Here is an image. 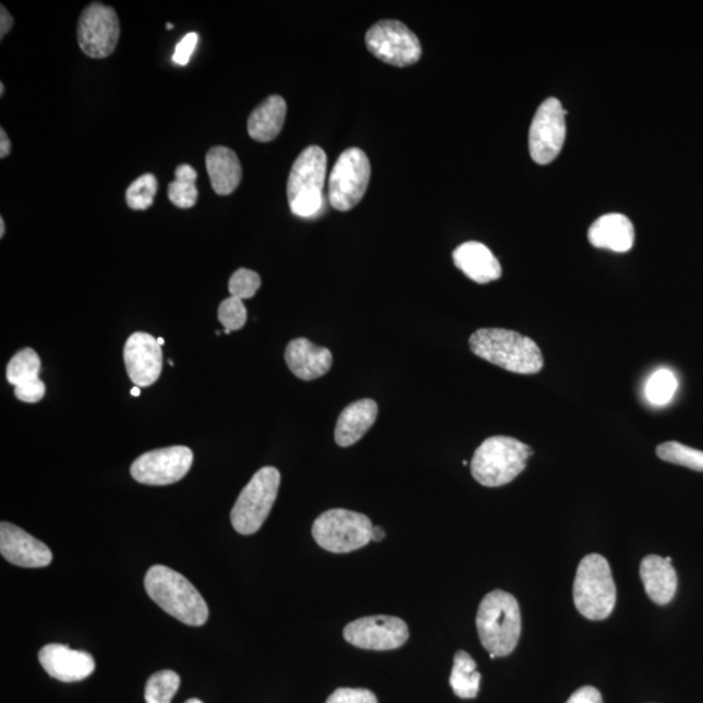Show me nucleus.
I'll return each mask as SVG.
<instances>
[{
    "label": "nucleus",
    "mask_w": 703,
    "mask_h": 703,
    "mask_svg": "<svg viewBox=\"0 0 703 703\" xmlns=\"http://www.w3.org/2000/svg\"><path fill=\"white\" fill-rule=\"evenodd\" d=\"M286 364L301 380L310 381L324 377L332 367V353L325 347L313 344L305 338L293 339L284 353Z\"/></svg>",
    "instance_id": "6ab92c4d"
},
{
    "label": "nucleus",
    "mask_w": 703,
    "mask_h": 703,
    "mask_svg": "<svg viewBox=\"0 0 703 703\" xmlns=\"http://www.w3.org/2000/svg\"><path fill=\"white\" fill-rule=\"evenodd\" d=\"M279 486L280 472L277 468L259 469L240 493L232 508L231 522L234 531L244 535L257 533L269 518Z\"/></svg>",
    "instance_id": "0eeeda50"
},
{
    "label": "nucleus",
    "mask_w": 703,
    "mask_h": 703,
    "mask_svg": "<svg viewBox=\"0 0 703 703\" xmlns=\"http://www.w3.org/2000/svg\"><path fill=\"white\" fill-rule=\"evenodd\" d=\"M532 454V448L518 439L504 437V435L488 438L473 454L471 461L473 478L486 487L510 484L524 472L526 461Z\"/></svg>",
    "instance_id": "20e7f679"
},
{
    "label": "nucleus",
    "mask_w": 703,
    "mask_h": 703,
    "mask_svg": "<svg viewBox=\"0 0 703 703\" xmlns=\"http://www.w3.org/2000/svg\"><path fill=\"white\" fill-rule=\"evenodd\" d=\"M373 528L367 516L335 508L314 521L312 534L314 541L325 550L347 554L369 545L373 541Z\"/></svg>",
    "instance_id": "6e6552de"
},
{
    "label": "nucleus",
    "mask_w": 703,
    "mask_h": 703,
    "mask_svg": "<svg viewBox=\"0 0 703 703\" xmlns=\"http://www.w3.org/2000/svg\"><path fill=\"white\" fill-rule=\"evenodd\" d=\"M480 682L481 674L472 656L463 651L454 654L450 678L453 693L460 699H475L480 692Z\"/></svg>",
    "instance_id": "a878e982"
},
{
    "label": "nucleus",
    "mask_w": 703,
    "mask_h": 703,
    "mask_svg": "<svg viewBox=\"0 0 703 703\" xmlns=\"http://www.w3.org/2000/svg\"><path fill=\"white\" fill-rule=\"evenodd\" d=\"M41 359L32 348L17 352L7 365V380L15 387V397L24 403L35 404L45 398L46 386L39 379Z\"/></svg>",
    "instance_id": "a211bd4d"
},
{
    "label": "nucleus",
    "mask_w": 703,
    "mask_h": 703,
    "mask_svg": "<svg viewBox=\"0 0 703 703\" xmlns=\"http://www.w3.org/2000/svg\"><path fill=\"white\" fill-rule=\"evenodd\" d=\"M120 39L118 13L111 5L93 2L77 23L80 49L92 59H105L116 51Z\"/></svg>",
    "instance_id": "9b49d317"
},
{
    "label": "nucleus",
    "mask_w": 703,
    "mask_h": 703,
    "mask_svg": "<svg viewBox=\"0 0 703 703\" xmlns=\"http://www.w3.org/2000/svg\"><path fill=\"white\" fill-rule=\"evenodd\" d=\"M589 241L595 247L616 253H626L634 244V227L622 214H607L591 226Z\"/></svg>",
    "instance_id": "5701e85b"
},
{
    "label": "nucleus",
    "mask_w": 703,
    "mask_h": 703,
    "mask_svg": "<svg viewBox=\"0 0 703 703\" xmlns=\"http://www.w3.org/2000/svg\"><path fill=\"white\" fill-rule=\"evenodd\" d=\"M567 112L559 99L547 98L538 107L529 131V150L535 163L554 162L565 145Z\"/></svg>",
    "instance_id": "f8f14e48"
},
{
    "label": "nucleus",
    "mask_w": 703,
    "mask_h": 703,
    "mask_svg": "<svg viewBox=\"0 0 703 703\" xmlns=\"http://www.w3.org/2000/svg\"><path fill=\"white\" fill-rule=\"evenodd\" d=\"M231 332H232V331H230V330H226V328H225V334H226V335H230Z\"/></svg>",
    "instance_id": "49530a36"
},
{
    "label": "nucleus",
    "mask_w": 703,
    "mask_h": 703,
    "mask_svg": "<svg viewBox=\"0 0 703 703\" xmlns=\"http://www.w3.org/2000/svg\"><path fill=\"white\" fill-rule=\"evenodd\" d=\"M640 574L649 598L654 604L665 606L674 599L678 591V574L672 567L671 558L649 555L641 561Z\"/></svg>",
    "instance_id": "aec40b11"
},
{
    "label": "nucleus",
    "mask_w": 703,
    "mask_h": 703,
    "mask_svg": "<svg viewBox=\"0 0 703 703\" xmlns=\"http://www.w3.org/2000/svg\"><path fill=\"white\" fill-rule=\"evenodd\" d=\"M327 157L323 147L310 146L294 160L287 182V197L294 216H316L324 205Z\"/></svg>",
    "instance_id": "423d86ee"
},
{
    "label": "nucleus",
    "mask_w": 703,
    "mask_h": 703,
    "mask_svg": "<svg viewBox=\"0 0 703 703\" xmlns=\"http://www.w3.org/2000/svg\"><path fill=\"white\" fill-rule=\"evenodd\" d=\"M190 447L173 446L159 448L141 454L131 466L132 477L140 484L166 486L182 481L193 464Z\"/></svg>",
    "instance_id": "ddd939ff"
},
{
    "label": "nucleus",
    "mask_w": 703,
    "mask_h": 703,
    "mask_svg": "<svg viewBox=\"0 0 703 703\" xmlns=\"http://www.w3.org/2000/svg\"><path fill=\"white\" fill-rule=\"evenodd\" d=\"M575 608L584 618L601 621L613 614L616 586L608 561L598 554L580 561L573 584Z\"/></svg>",
    "instance_id": "39448f33"
},
{
    "label": "nucleus",
    "mask_w": 703,
    "mask_h": 703,
    "mask_svg": "<svg viewBox=\"0 0 703 703\" xmlns=\"http://www.w3.org/2000/svg\"><path fill=\"white\" fill-rule=\"evenodd\" d=\"M656 454L663 461L703 472V452L679 444L666 441L656 448Z\"/></svg>",
    "instance_id": "c85d7f7f"
},
{
    "label": "nucleus",
    "mask_w": 703,
    "mask_h": 703,
    "mask_svg": "<svg viewBox=\"0 0 703 703\" xmlns=\"http://www.w3.org/2000/svg\"><path fill=\"white\" fill-rule=\"evenodd\" d=\"M157 340H158V344H159L160 347H163V346H165V339H163V338H158Z\"/></svg>",
    "instance_id": "c03bdc74"
},
{
    "label": "nucleus",
    "mask_w": 703,
    "mask_h": 703,
    "mask_svg": "<svg viewBox=\"0 0 703 703\" xmlns=\"http://www.w3.org/2000/svg\"><path fill=\"white\" fill-rule=\"evenodd\" d=\"M185 703H204V702L197 699H191V700H187Z\"/></svg>",
    "instance_id": "79ce46f5"
},
{
    "label": "nucleus",
    "mask_w": 703,
    "mask_h": 703,
    "mask_svg": "<svg viewBox=\"0 0 703 703\" xmlns=\"http://www.w3.org/2000/svg\"><path fill=\"white\" fill-rule=\"evenodd\" d=\"M131 395H132V397H136V398H137V397H140V395H141V388H140V387H137V386H136V387H133V388H132V390H131Z\"/></svg>",
    "instance_id": "a19ab883"
},
{
    "label": "nucleus",
    "mask_w": 703,
    "mask_h": 703,
    "mask_svg": "<svg viewBox=\"0 0 703 703\" xmlns=\"http://www.w3.org/2000/svg\"><path fill=\"white\" fill-rule=\"evenodd\" d=\"M378 417V404L372 399L354 401L341 411L335 427L339 447H351L365 437Z\"/></svg>",
    "instance_id": "412c9836"
},
{
    "label": "nucleus",
    "mask_w": 703,
    "mask_h": 703,
    "mask_svg": "<svg viewBox=\"0 0 703 703\" xmlns=\"http://www.w3.org/2000/svg\"><path fill=\"white\" fill-rule=\"evenodd\" d=\"M348 644L365 651H395L410 639L407 622L395 616H366L347 625L343 631Z\"/></svg>",
    "instance_id": "4468645a"
},
{
    "label": "nucleus",
    "mask_w": 703,
    "mask_h": 703,
    "mask_svg": "<svg viewBox=\"0 0 703 703\" xmlns=\"http://www.w3.org/2000/svg\"><path fill=\"white\" fill-rule=\"evenodd\" d=\"M219 323L226 330L239 331L246 324L247 312L244 301L238 298H229L222 301L218 310Z\"/></svg>",
    "instance_id": "2f4dec72"
},
{
    "label": "nucleus",
    "mask_w": 703,
    "mask_h": 703,
    "mask_svg": "<svg viewBox=\"0 0 703 703\" xmlns=\"http://www.w3.org/2000/svg\"><path fill=\"white\" fill-rule=\"evenodd\" d=\"M567 703H604V700L598 689L582 687L569 698Z\"/></svg>",
    "instance_id": "c9c22d12"
},
{
    "label": "nucleus",
    "mask_w": 703,
    "mask_h": 703,
    "mask_svg": "<svg viewBox=\"0 0 703 703\" xmlns=\"http://www.w3.org/2000/svg\"><path fill=\"white\" fill-rule=\"evenodd\" d=\"M386 533L384 529L380 526H374L373 528V534H372V540L375 542H380L381 540H385Z\"/></svg>",
    "instance_id": "58836bf2"
},
{
    "label": "nucleus",
    "mask_w": 703,
    "mask_h": 703,
    "mask_svg": "<svg viewBox=\"0 0 703 703\" xmlns=\"http://www.w3.org/2000/svg\"><path fill=\"white\" fill-rule=\"evenodd\" d=\"M158 192V180L153 173H145L135 180L126 190L125 199L132 210H146L154 203Z\"/></svg>",
    "instance_id": "7c9ffc66"
},
{
    "label": "nucleus",
    "mask_w": 703,
    "mask_h": 703,
    "mask_svg": "<svg viewBox=\"0 0 703 703\" xmlns=\"http://www.w3.org/2000/svg\"><path fill=\"white\" fill-rule=\"evenodd\" d=\"M197 171L190 165H180L175 170V180L169 185V198L180 209H191L197 203Z\"/></svg>",
    "instance_id": "bb28decb"
},
{
    "label": "nucleus",
    "mask_w": 703,
    "mask_h": 703,
    "mask_svg": "<svg viewBox=\"0 0 703 703\" xmlns=\"http://www.w3.org/2000/svg\"><path fill=\"white\" fill-rule=\"evenodd\" d=\"M124 364L133 384L140 388L153 386L162 374V347L153 335L135 332L126 340Z\"/></svg>",
    "instance_id": "2eb2a0df"
},
{
    "label": "nucleus",
    "mask_w": 703,
    "mask_h": 703,
    "mask_svg": "<svg viewBox=\"0 0 703 703\" xmlns=\"http://www.w3.org/2000/svg\"><path fill=\"white\" fill-rule=\"evenodd\" d=\"M206 170L209 173L214 192L219 196H229L238 190L243 178L237 153L225 146L211 147L206 154Z\"/></svg>",
    "instance_id": "b1692460"
},
{
    "label": "nucleus",
    "mask_w": 703,
    "mask_h": 703,
    "mask_svg": "<svg viewBox=\"0 0 703 703\" xmlns=\"http://www.w3.org/2000/svg\"><path fill=\"white\" fill-rule=\"evenodd\" d=\"M287 117V104L283 97L271 96L256 107L247 119V133L258 143H270L276 140Z\"/></svg>",
    "instance_id": "393cba45"
},
{
    "label": "nucleus",
    "mask_w": 703,
    "mask_h": 703,
    "mask_svg": "<svg viewBox=\"0 0 703 703\" xmlns=\"http://www.w3.org/2000/svg\"><path fill=\"white\" fill-rule=\"evenodd\" d=\"M0 554L11 565L23 568H43L52 561L49 547L22 528L5 521L0 524Z\"/></svg>",
    "instance_id": "dca6fc26"
},
{
    "label": "nucleus",
    "mask_w": 703,
    "mask_h": 703,
    "mask_svg": "<svg viewBox=\"0 0 703 703\" xmlns=\"http://www.w3.org/2000/svg\"><path fill=\"white\" fill-rule=\"evenodd\" d=\"M145 591L156 604L185 626L201 627L209 619L203 595L190 580L166 566H154L145 575Z\"/></svg>",
    "instance_id": "f03ea898"
},
{
    "label": "nucleus",
    "mask_w": 703,
    "mask_h": 703,
    "mask_svg": "<svg viewBox=\"0 0 703 703\" xmlns=\"http://www.w3.org/2000/svg\"><path fill=\"white\" fill-rule=\"evenodd\" d=\"M326 703H378V700L367 689L339 688Z\"/></svg>",
    "instance_id": "72a5a7b5"
},
{
    "label": "nucleus",
    "mask_w": 703,
    "mask_h": 703,
    "mask_svg": "<svg viewBox=\"0 0 703 703\" xmlns=\"http://www.w3.org/2000/svg\"><path fill=\"white\" fill-rule=\"evenodd\" d=\"M13 17L4 5L0 7V39H3L7 33L12 29Z\"/></svg>",
    "instance_id": "e433bc0d"
},
{
    "label": "nucleus",
    "mask_w": 703,
    "mask_h": 703,
    "mask_svg": "<svg viewBox=\"0 0 703 703\" xmlns=\"http://www.w3.org/2000/svg\"><path fill=\"white\" fill-rule=\"evenodd\" d=\"M478 638L490 654L507 656L513 653L521 634V614L518 601L504 591L488 593L478 607Z\"/></svg>",
    "instance_id": "7ed1b4c3"
},
{
    "label": "nucleus",
    "mask_w": 703,
    "mask_h": 703,
    "mask_svg": "<svg viewBox=\"0 0 703 703\" xmlns=\"http://www.w3.org/2000/svg\"><path fill=\"white\" fill-rule=\"evenodd\" d=\"M372 167L369 158L359 147L340 154L330 175L328 199L334 209L348 211L360 204L369 186Z\"/></svg>",
    "instance_id": "1a4fd4ad"
},
{
    "label": "nucleus",
    "mask_w": 703,
    "mask_h": 703,
    "mask_svg": "<svg viewBox=\"0 0 703 703\" xmlns=\"http://www.w3.org/2000/svg\"><path fill=\"white\" fill-rule=\"evenodd\" d=\"M0 96H4V84L0 83Z\"/></svg>",
    "instance_id": "37998d69"
},
{
    "label": "nucleus",
    "mask_w": 703,
    "mask_h": 703,
    "mask_svg": "<svg viewBox=\"0 0 703 703\" xmlns=\"http://www.w3.org/2000/svg\"><path fill=\"white\" fill-rule=\"evenodd\" d=\"M11 141L3 129H0V158L4 159L10 156Z\"/></svg>",
    "instance_id": "4c0bfd02"
},
{
    "label": "nucleus",
    "mask_w": 703,
    "mask_h": 703,
    "mask_svg": "<svg viewBox=\"0 0 703 703\" xmlns=\"http://www.w3.org/2000/svg\"><path fill=\"white\" fill-rule=\"evenodd\" d=\"M260 287V277L256 271L239 269L232 274L229 290L232 298L247 300L256 296Z\"/></svg>",
    "instance_id": "473e14b6"
},
{
    "label": "nucleus",
    "mask_w": 703,
    "mask_h": 703,
    "mask_svg": "<svg viewBox=\"0 0 703 703\" xmlns=\"http://www.w3.org/2000/svg\"><path fill=\"white\" fill-rule=\"evenodd\" d=\"M453 263L478 284H487L501 277L499 260L486 245L477 241H468L454 250Z\"/></svg>",
    "instance_id": "4be33fe9"
},
{
    "label": "nucleus",
    "mask_w": 703,
    "mask_h": 703,
    "mask_svg": "<svg viewBox=\"0 0 703 703\" xmlns=\"http://www.w3.org/2000/svg\"><path fill=\"white\" fill-rule=\"evenodd\" d=\"M38 659L51 678L63 682L85 680L96 669V662L89 653L73 651L66 645H46L39 651Z\"/></svg>",
    "instance_id": "f3484780"
},
{
    "label": "nucleus",
    "mask_w": 703,
    "mask_h": 703,
    "mask_svg": "<svg viewBox=\"0 0 703 703\" xmlns=\"http://www.w3.org/2000/svg\"><path fill=\"white\" fill-rule=\"evenodd\" d=\"M366 46L375 58L395 66L416 64L422 56L420 39L398 20H381L366 33Z\"/></svg>",
    "instance_id": "9d476101"
},
{
    "label": "nucleus",
    "mask_w": 703,
    "mask_h": 703,
    "mask_svg": "<svg viewBox=\"0 0 703 703\" xmlns=\"http://www.w3.org/2000/svg\"><path fill=\"white\" fill-rule=\"evenodd\" d=\"M678 385V378L671 371H656L647 379L645 387L646 399L653 405H666L674 399Z\"/></svg>",
    "instance_id": "c756f323"
},
{
    "label": "nucleus",
    "mask_w": 703,
    "mask_h": 703,
    "mask_svg": "<svg viewBox=\"0 0 703 703\" xmlns=\"http://www.w3.org/2000/svg\"><path fill=\"white\" fill-rule=\"evenodd\" d=\"M180 687V676L165 669L150 676L145 687L146 703H171Z\"/></svg>",
    "instance_id": "cd10ccee"
},
{
    "label": "nucleus",
    "mask_w": 703,
    "mask_h": 703,
    "mask_svg": "<svg viewBox=\"0 0 703 703\" xmlns=\"http://www.w3.org/2000/svg\"><path fill=\"white\" fill-rule=\"evenodd\" d=\"M198 44L197 33H187V35L177 45L175 52L172 56V62L178 65L190 63L192 53L196 50Z\"/></svg>",
    "instance_id": "f704fd0d"
},
{
    "label": "nucleus",
    "mask_w": 703,
    "mask_h": 703,
    "mask_svg": "<svg viewBox=\"0 0 703 703\" xmlns=\"http://www.w3.org/2000/svg\"><path fill=\"white\" fill-rule=\"evenodd\" d=\"M475 356L516 374H537L544 367L540 347L531 338L506 328H480L469 339Z\"/></svg>",
    "instance_id": "f257e3e1"
},
{
    "label": "nucleus",
    "mask_w": 703,
    "mask_h": 703,
    "mask_svg": "<svg viewBox=\"0 0 703 703\" xmlns=\"http://www.w3.org/2000/svg\"><path fill=\"white\" fill-rule=\"evenodd\" d=\"M172 28H173V25H172V24H170V23H169V24H167V29H169V31H170V29H172Z\"/></svg>",
    "instance_id": "a18cd8bd"
},
{
    "label": "nucleus",
    "mask_w": 703,
    "mask_h": 703,
    "mask_svg": "<svg viewBox=\"0 0 703 703\" xmlns=\"http://www.w3.org/2000/svg\"><path fill=\"white\" fill-rule=\"evenodd\" d=\"M4 234H5V223H4V219H3V218H0V238H2V239H3V238H4Z\"/></svg>",
    "instance_id": "ea45409f"
}]
</instances>
